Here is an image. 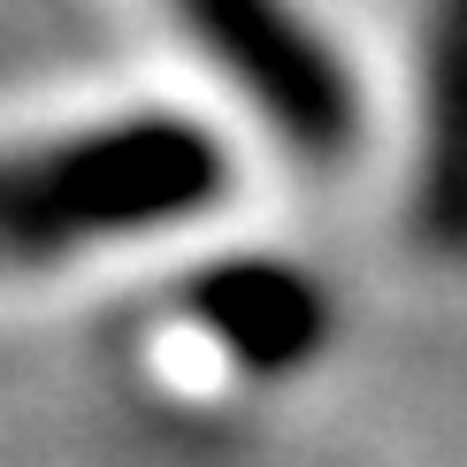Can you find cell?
I'll return each mask as SVG.
<instances>
[{
	"mask_svg": "<svg viewBox=\"0 0 467 467\" xmlns=\"http://www.w3.org/2000/svg\"><path fill=\"white\" fill-rule=\"evenodd\" d=\"M223 192V153L192 123H115L0 161V276L54 253L161 230Z\"/></svg>",
	"mask_w": 467,
	"mask_h": 467,
	"instance_id": "6da1fadb",
	"label": "cell"
},
{
	"mask_svg": "<svg viewBox=\"0 0 467 467\" xmlns=\"http://www.w3.org/2000/svg\"><path fill=\"white\" fill-rule=\"evenodd\" d=\"M169 8L306 161H337L353 146V92L329 47H315V31L291 16V0H169Z\"/></svg>",
	"mask_w": 467,
	"mask_h": 467,
	"instance_id": "7a4b0ae2",
	"label": "cell"
},
{
	"mask_svg": "<svg viewBox=\"0 0 467 467\" xmlns=\"http://www.w3.org/2000/svg\"><path fill=\"white\" fill-rule=\"evenodd\" d=\"M192 329L215 353H230L245 376H284V368L315 360L329 337V299L299 268L276 261H245V268H215L184 291Z\"/></svg>",
	"mask_w": 467,
	"mask_h": 467,
	"instance_id": "3957f363",
	"label": "cell"
},
{
	"mask_svg": "<svg viewBox=\"0 0 467 467\" xmlns=\"http://www.w3.org/2000/svg\"><path fill=\"white\" fill-rule=\"evenodd\" d=\"M414 230L437 261H467V0H430Z\"/></svg>",
	"mask_w": 467,
	"mask_h": 467,
	"instance_id": "277c9868",
	"label": "cell"
}]
</instances>
